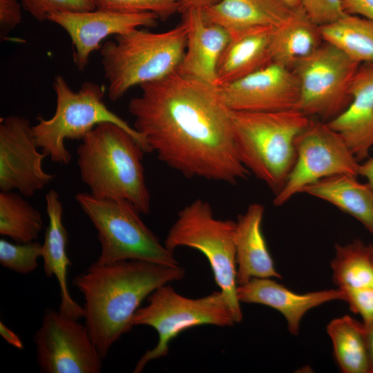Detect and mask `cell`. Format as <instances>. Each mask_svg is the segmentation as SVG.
<instances>
[{"mask_svg":"<svg viewBox=\"0 0 373 373\" xmlns=\"http://www.w3.org/2000/svg\"><path fill=\"white\" fill-rule=\"evenodd\" d=\"M187 26L182 21L165 31L140 28L116 35L100 50L108 96L115 102L135 86L154 82L178 70L183 58Z\"/></svg>","mask_w":373,"mask_h":373,"instance_id":"4","label":"cell"},{"mask_svg":"<svg viewBox=\"0 0 373 373\" xmlns=\"http://www.w3.org/2000/svg\"><path fill=\"white\" fill-rule=\"evenodd\" d=\"M236 292L240 303L263 305L281 313L293 335H298L300 321L309 310L332 300L345 298L338 288L298 294L269 278H253L238 285Z\"/></svg>","mask_w":373,"mask_h":373,"instance_id":"18","label":"cell"},{"mask_svg":"<svg viewBox=\"0 0 373 373\" xmlns=\"http://www.w3.org/2000/svg\"><path fill=\"white\" fill-rule=\"evenodd\" d=\"M23 8L38 21L53 13L85 12L97 9L95 0H21Z\"/></svg>","mask_w":373,"mask_h":373,"instance_id":"31","label":"cell"},{"mask_svg":"<svg viewBox=\"0 0 373 373\" xmlns=\"http://www.w3.org/2000/svg\"><path fill=\"white\" fill-rule=\"evenodd\" d=\"M372 250H373V244H372Z\"/></svg>","mask_w":373,"mask_h":373,"instance_id":"41","label":"cell"},{"mask_svg":"<svg viewBox=\"0 0 373 373\" xmlns=\"http://www.w3.org/2000/svg\"><path fill=\"white\" fill-rule=\"evenodd\" d=\"M49 223L45 232L42 258L47 277L55 276L59 287V311L71 318L84 317V310L71 297L67 284V271L71 262L67 256L68 232L62 222L63 206L59 193L50 190L46 195Z\"/></svg>","mask_w":373,"mask_h":373,"instance_id":"21","label":"cell"},{"mask_svg":"<svg viewBox=\"0 0 373 373\" xmlns=\"http://www.w3.org/2000/svg\"><path fill=\"white\" fill-rule=\"evenodd\" d=\"M43 227L40 212L19 194L0 192V234L15 242L25 243L38 238Z\"/></svg>","mask_w":373,"mask_h":373,"instance_id":"28","label":"cell"},{"mask_svg":"<svg viewBox=\"0 0 373 373\" xmlns=\"http://www.w3.org/2000/svg\"><path fill=\"white\" fill-rule=\"evenodd\" d=\"M0 334L8 343L17 349L21 350L23 348V344L20 337L2 321L0 322Z\"/></svg>","mask_w":373,"mask_h":373,"instance_id":"36","label":"cell"},{"mask_svg":"<svg viewBox=\"0 0 373 373\" xmlns=\"http://www.w3.org/2000/svg\"><path fill=\"white\" fill-rule=\"evenodd\" d=\"M274 28L255 27L230 34L218 64L216 86L235 82L273 63L270 45Z\"/></svg>","mask_w":373,"mask_h":373,"instance_id":"20","label":"cell"},{"mask_svg":"<svg viewBox=\"0 0 373 373\" xmlns=\"http://www.w3.org/2000/svg\"><path fill=\"white\" fill-rule=\"evenodd\" d=\"M343 12L373 20V0H341Z\"/></svg>","mask_w":373,"mask_h":373,"instance_id":"35","label":"cell"},{"mask_svg":"<svg viewBox=\"0 0 373 373\" xmlns=\"http://www.w3.org/2000/svg\"><path fill=\"white\" fill-rule=\"evenodd\" d=\"M333 280L341 290L373 288V250L360 240L335 245Z\"/></svg>","mask_w":373,"mask_h":373,"instance_id":"27","label":"cell"},{"mask_svg":"<svg viewBox=\"0 0 373 373\" xmlns=\"http://www.w3.org/2000/svg\"><path fill=\"white\" fill-rule=\"evenodd\" d=\"M296 157L286 182L273 203L280 206L308 185L338 174L357 176L360 164L338 133L309 118L296 140Z\"/></svg>","mask_w":373,"mask_h":373,"instance_id":"11","label":"cell"},{"mask_svg":"<svg viewBox=\"0 0 373 373\" xmlns=\"http://www.w3.org/2000/svg\"><path fill=\"white\" fill-rule=\"evenodd\" d=\"M52 87L56 95L54 115L49 119L39 116L38 123L32 126L38 147L52 162L68 164L72 156L64 145L65 140H82L102 122L122 127L140 144L145 153H150L144 139L134 127L108 108L104 102V87L86 82L75 91L60 75L55 76Z\"/></svg>","mask_w":373,"mask_h":373,"instance_id":"6","label":"cell"},{"mask_svg":"<svg viewBox=\"0 0 373 373\" xmlns=\"http://www.w3.org/2000/svg\"><path fill=\"white\" fill-rule=\"evenodd\" d=\"M185 270L140 260L95 262L72 280L83 294L85 325L102 358L133 326L142 302L156 289L184 277Z\"/></svg>","mask_w":373,"mask_h":373,"instance_id":"2","label":"cell"},{"mask_svg":"<svg viewBox=\"0 0 373 373\" xmlns=\"http://www.w3.org/2000/svg\"><path fill=\"white\" fill-rule=\"evenodd\" d=\"M97 9L119 12H153L166 20L179 13L182 0H95Z\"/></svg>","mask_w":373,"mask_h":373,"instance_id":"30","label":"cell"},{"mask_svg":"<svg viewBox=\"0 0 373 373\" xmlns=\"http://www.w3.org/2000/svg\"><path fill=\"white\" fill-rule=\"evenodd\" d=\"M300 3L309 18L318 26L332 23L345 15L341 0H300Z\"/></svg>","mask_w":373,"mask_h":373,"instance_id":"32","label":"cell"},{"mask_svg":"<svg viewBox=\"0 0 373 373\" xmlns=\"http://www.w3.org/2000/svg\"><path fill=\"white\" fill-rule=\"evenodd\" d=\"M21 21V8L17 0H0V35L4 38Z\"/></svg>","mask_w":373,"mask_h":373,"instance_id":"34","label":"cell"},{"mask_svg":"<svg viewBox=\"0 0 373 373\" xmlns=\"http://www.w3.org/2000/svg\"><path fill=\"white\" fill-rule=\"evenodd\" d=\"M43 245L38 241L11 243L0 240V263L15 272L26 274L38 267V259L42 256Z\"/></svg>","mask_w":373,"mask_h":373,"instance_id":"29","label":"cell"},{"mask_svg":"<svg viewBox=\"0 0 373 373\" xmlns=\"http://www.w3.org/2000/svg\"><path fill=\"white\" fill-rule=\"evenodd\" d=\"M216 88L222 104L233 111L297 109L300 99V84L294 72L274 62Z\"/></svg>","mask_w":373,"mask_h":373,"instance_id":"14","label":"cell"},{"mask_svg":"<svg viewBox=\"0 0 373 373\" xmlns=\"http://www.w3.org/2000/svg\"><path fill=\"white\" fill-rule=\"evenodd\" d=\"M360 64L324 41L292 69L300 84L297 109L325 122L336 118L352 102L350 88Z\"/></svg>","mask_w":373,"mask_h":373,"instance_id":"10","label":"cell"},{"mask_svg":"<svg viewBox=\"0 0 373 373\" xmlns=\"http://www.w3.org/2000/svg\"><path fill=\"white\" fill-rule=\"evenodd\" d=\"M350 309L359 314L363 323L373 321V288L341 290Z\"/></svg>","mask_w":373,"mask_h":373,"instance_id":"33","label":"cell"},{"mask_svg":"<svg viewBox=\"0 0 373 373\" xmlns=\"http://www.w3.org/2000/svg\"><path fill=\"white\" fill-rule=\"evenodd\" d=\"M365 340L368 354L370 373H373V321L364 324Z\"/></svg>","mask_w":373,"mask_h":373,"instance_id":"38","label":"cell"},{"mask_svg":"<svg viewBox=\"0 0 373 373\" xmlns=\"http://www.w3.org/2000/svg\"><path fill=\"white\" fill-rule=\"evenodd\" d=\"M264 211L261 204L253 203L238 217L235 233L238 285L253 278H282L274 267L262 232Z\"/></svg>","mask_w":373,"mask_h":373,"instance_id":"19","label":"cell"},{"mask_svg":"<svg viewBox=\"0 0 373 373\" xmlns=\"http://www.w3.org/2000/svg\"><path fill=\"white\" fill-rule=\"evenodd\" d=\"M352 99L338 116L327 122L338 133L358 162L373 147V63H361L352 82Z\"/></svg>","mask_w":373,"mask_h":373,"instance_id":"17","label":"cell"},{"mask_svg":"<svg viewBox=\"0 0 373 373\" xmlns=\"http://www.w3.org/2000/svg\"><path fill=\"white\" fill-rule=\"evenodd\" d=\"M145 151L126 131L111 122L97 124L77 149L82 181L97 198L123 199L146 215L151 195L142 160Z\"/></svg>","mask_w":373,"mask_h":373,"instance_id":"3","label":"cell"},{"mask_svg":"<svg viewBox=\"0 0 373 373\" xmlns=\"http://www.w3.org/2000/svg\"><path fill=\"white\" fill-rule=\"evenodd\" d=\"M131 99L133 127L149 152L187 178L236 184L250 174L237 154L229 110L216 86L177 71Z\"/></svg>","mask_w":373,"mask_h":373,"instance_id":"1","label":"cell"},{"mask_svg":"<svg viewBox=\"0 0 373 373\" xmlns=\"http://www.w3.org/2000/svg\"></svg>","mask_w":373,"mask_h":373,"instance_id":"42","label":"cell"},{"mask_svg":"<svg viewBox=\"0 0 373 373\" xmlns=\"http://www.w3.org/2000/svg\"><path fill=\"white\" fill-rule=\"evenodd\" d=\"M147 298L148 304L137 309L131 324L133 327L147 325L154 328L159 338L157 345L139 359L135 373L141 372L150 361L166 356L172 339L189 328L202 325L231 327L237 323L220 290L199 298H190L166 284L154 290Z\"/></svg>","mask_w":373,"mask_h":373,"instance_id":"9","label":"cell"},{"mask_svg":"<svg viewBox=\"0 0 373 373\" xmlns=\"http://www.w3.org/2000/svg\"><path fill=\"white\" fill-rule=\"evenodd\" d=\"M325 41L359 62L373 63V20L345 14L340 19L319 26Z\"/></svg>","mask_w":373,"mask_h":373,"instance_id":"26","label":"cell"},{"mask_svg":"<svg viewBox=\"0 0 373 373\" xmlns=\"http://www.w3.org/2000/svg\"><path fill=\"white\" fill-rule=\"evenodd\" d=\"M301 193L334 205L355 218L373 234V188L368 182H358L355 175L338 174L308 185Z\"/></svg>","mask_w":373,"mask_h":373,"instance_id":"23","label":"cell"},{"mask_svg":"<svg viewBox=\"0 0 373 373\" xmlns=\"http://www.w3.org/2000/svg\"><path fill=\"white\" fill-rule=\"evenodd\" d=\"M236 222L216 218L210 204L196 199L178 213L164 245L173 252L177 247H188L206 256L215 281L238 323L243 315L236 292Z\"/></svg>","mask_w":373,"mask_h":373,"instance_id":"8","label":"cell"},{"mask_svg":"<svg viewBox=\"0 0 373 373\" xmlns=\"http://www.w3.org/2000/svg\"><path fill=\"white\" fill-rule=\"evenodd\" d=\"M230 118L240 160L250 173L278 193L295 163L296 140L309 118L298 109L230 111Z\"/></svg>","mask_w":373,"mask_h":373,"instance_id":"5","label":"cell"},{"mask_svg":"<svg viewBox=\"0 0 373 373\" xmlns=\"http://www.w3.org/2000/svg\"><path fill=\"white\" fill-rule=\"evenodd\" d=\"M292 8L300 7V0H283Z\"/></svg>","mask_w":373,"mask_h":373,"instance_id":"40","label":"cell"},{"mask_svg":"<svg viewBox=\"0 0 373 373\" xmlns=\"http://www.w3.org/2000/svg\"><path fill=\"white\" fill-rule=\"evenodd\" d=\"M62 314L46 309L33 336L40 371L44 373H99L102 357L86 326Z\"/></svg>","mask_w":373,"mask_h":373,"instance_id":"12","label":"cell"},{"mask_svg":"<svg viewBox=\"0 0 373 373\" xmlns=\"http://www.w3.org/2000/svg\"><path fill=\"white\" fill-rule=\"evenodd\" d=\"M182 15L187 26V36L178 72L216 86L218 64L230 40V35L222 26L207 21L202 9H191Z\"/></svg>","mask_w":373,"mask_h":373,"instance_id":"16","label":"cell"},{"mask_svg":"<svg viewBox=\"0 0 373 373\" xmlns=\"http://www.w3.org/2000/svg\"><path fill=\"white\" fill-rule=\"evenodd\" d=\"M75 199L97 231L101 251L97 263L140 260L179 265L173 252L160 242L130 202L97 198L90 193H79Z\"/></svg>","mask_w":373,"mask_h":373,"instance_id":"7","label":"cell"},{"mask_svg":"<svg viewBox=\"0 0 373 373\" xmlns=\"http://www.w3.org/2000/svg\"><path fill=\"white\" fill-rule=\"evenodd\" d=\"M327 332L341 370L344 373H370L368 354L363 322L344 316L329 322Z\"/></svg>","mask_w":373,"mask_h":373,"instance_id":"25","label":"cell"},{"mask_svg":"<svg viewBox=\"0 0 373 373\" xmlns=\"http://www.w3.org/2000/svg\"><path fill=\"white\" fill-rule=\"evenodd\" d=\"M323 41L319 26L301 7L294 8L289 19L274 30L270 45L273 62L292 70Z\"/></svg>","mask_w":373,"mask_h":373,"instance_id":"24","label":"cell"},{"mask_svg":"<svg viewBox=\"0 0 373 373\" xmlns=\"http://www.w3.org/2000/svg\"><path fill=\"white\" fill-rule=\"evenodd\" d=\"M30 121L12 115L0 123V189H17L30 197L54 178L42 167L47 156L38 151Z\"/></svg>","mask_w":373,"mask_h":373,"instance_id":"13","label":"cell"},{"mask_svg":"<svg viewBox=\"0 0 373 373\" xmlns=\"http://www.w3.org/2000/svg\"><path fill=\"white\" fill-rule=\"evenodd\" d=\"M219 0H182L180 12L181 15L191 9H203L217 3Z\"/></svg>","mask_w":373,"mask_h":373,"instance_id":"37","label":"cell"},{"mask_svg":"<svg viewBox=\"0 0 373 373\" xmlns=\"http://www.w3.org/2000/svg\"><path fill=\"white\" fill-rule=\"evenodd\" d=\"M358 175L365 177L373 188V157L366 159L363 163L360 164Z\"/></svg>","mask_w":373,"mask_h":373,"instance_id":"39","label":"cell"},{"mask_svg":"<svg viewBox=\"0 0 373 373\" xmlns=\"http://www.w3.org/2000/svg\"><path fill=\"white\" fill-rule=\"evenodd\" d=\"M48 20L61 27L73 46V62L84 71L90 55L101 48V42L111 35H121L140 28H154L158 17L153 12H119L95 9L85 12H59Z\"/></svg>","mask_w":373,"mask_h":373,"instance_id":"15","label":"cell"},{"mask_svg":"<svg viewBox=\"0 0 373 373\" xmlns=\"http://www.w3.org/2000/svg\"><path fill=\"white\" fill-rule=\"evenodd\" d=\"M202 10L207 21L230 35L255 27L278 28L289 19L294 8L283 0H219Z\"/></svg>","mask_w":373,"mask_h":373,"instance_id":"22","label":"cell"}]
</instances>
